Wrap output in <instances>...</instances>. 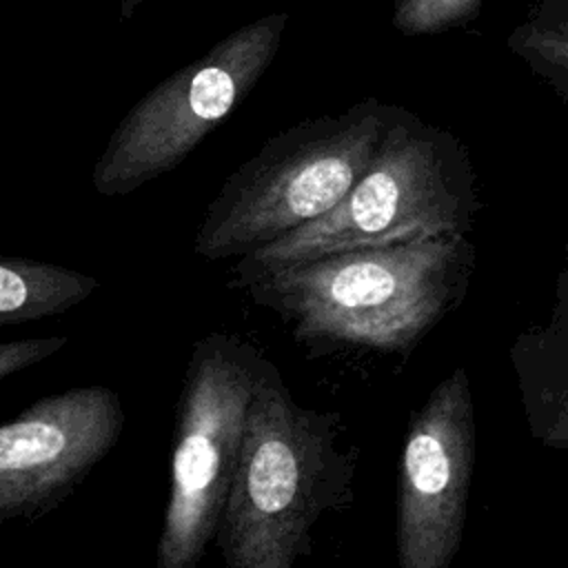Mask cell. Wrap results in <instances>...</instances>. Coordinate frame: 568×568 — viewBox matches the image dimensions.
<instances>
[{
    "label": "cell",
    "instance_id": "obj_1",
    "mask_svg": "<svg viewBox=\"0 0 568 568\" xmlns=\"http://www.w3.org/2000/svg\"><path fill=\"white\" fill-rule=\"evenodd\" d=\"M473 244L444 235L357 248L240 280L300 342L408 353L464 295Z\"/></svg>",
    "mask_w": 568,
    "mask_h": 568
},
{
    "label": "cell",
    "instance_id": "obj_2",
    "mask_svg": "<svg viewBox=\"0 0 568 568\" xmlns=\"http://www.w3.org/2000/svg\"><path fill=\"white\" fill-rule=\"evenodd\" d=\"M351 477L335 415L300 406L266 362L215 535L224 568H295L313 526L342 504Z\"/></svg>",
    "mask_w": 568,
    "mask_h": 568
},
{
    "label": "cell",
    "instance_id": "obj_3",
    "mask_svg": "<svg viewBox=\"0 0 568 568\" xmlns=\"http://www.w3.org/2000/svg\"><path fill=\"white\" fill-rule=\"evenodd\" d=\"M479 209L466 146L446 129L397 106L382 142L324 215L240 257V280L333 253L466 235Z\"/></svg>",
    "mask_w": 568,
    "mask_h": 568
},
{
    "label": "cell",
    "instance_id": "obj_4",
    "mask_svg": "<svg viewBox=\"0 0 568 568\" xmlns=\"http://www.w3.org/2000/svg\"><path fill=\"white\" fill-rule=\"evenodd\" d=\"M395 111L368 98L271 135L209 202L195 253L244 257L331 211L371 164Z\"/></svg>",
    "mask_w": 568,
    "mask_h": 568
},
{
    "label": "cell",
    "instance_id": "obj_5",
    "mask_svg": "<svg viewBox=\"0 0 568 568\" xmlns=\"http://www.w3.org/2000/svg\"><path fill=\"white\" fill-rule=\"evenodd\" d=\"M266 362L253 344L226 333H209L193 344L175 410L155 568H197L215 539L246 408Z\"/></svg>",
    "mask_w": 568,
    "mask_h": 568
},
{
    "label": "cell",
    "instance_id": "obj_6",
    "mask_svg": "<svg viewBox=\"0 0 568 568\" xmlns=\"http://www.w3.org/2000/svg\"><path fill=\"white\" fill-rule=\"evenodd\" d=\"M288 13L224 36L153 87L120 122L95 169L102 195H124L180 166L253 91L280 51Z\"/></svg>",
    "mask_w": 568,
    "mask_h": 568
},
{
    "label": "cell",
    "instance_id": "obj_7",
    "mask_svg": "<svg viewBox=\"0 0 568 568\" xmlns=\"http://www.w3.org/2000/svg\"><path fill=\"white\" fill-rule=\"evenodd\" d=\"M475 413L464 366L413 417L399 459L397 568H450L466 526L475 466Z\"/></svg>",
    "mask_w": 568,
    "mask_h": 568
},
{
    "label": "cell",
    "instance_id": "obj_8",
    "mask_svg": "<svg viewBox=\"0 0 568 568\" xmlns=\"http://www.w3.org/2000/svg\"><path fill=\"white\" fill-rule=\"evenodd\" d=\"M124 428L115 390L91 384L36 399L0 424V528L58 508Z\"/></svg>",
    "mask_w": 568,
    "mask_h": 568
},
{
    "label": "cell",
    "instance_id": "obj_9",
    "mask_svg": "<svg viewBox=\"0 0 568 568\" xmlns=\"http://www.w3.org/2000/svg\"><path fill=\"white\" fill-rule=\"evenodd\" d=\"M566 275L557 286L552 320L524 333L513 346V362L524 395L530 430L546 446L568 448V322Z\"/></svg>",
    "mask_w": 568,
    "mask_h": 568
},
{
    "label": "cell",
    "instance_id": "obj_10",
    "mask_svg": "<svg viewBox=\"0 0 568 568\" xmlns=\"http://www.w3.org/2000/svg\"><path fill=\"white\" fill-rule=\"evenodd\" d=\"M98 286L93 275L80 271L0 255V326L67 313L91 297Z\"/></svg>",
    "mask_w": 568,
    "mask_h": 568
},
{
    "label": "cell",
    "instance_id": "obj_11",
    "mask_svg": "<svg viewBox=\"0 0 568 568\" xmlns=\"http://www.w3.org/2000/svg\"><path fill=\"white\" fill-rule=\"evenodd\" d=\"M508 47L561 100L568 95V0H539L508 36Z\"/></svg>",
    "mask_w": 568,
    "mask_h": 568
},
{
    "label": "cell",
    "instance_id": "obj_12",
    "mask_svg": "<svg viewBox=\"0 0 568 568\" xmlns=\"http://www.w3.org/2000/svg\"><path fill=\"white\" fill-rule=\"evenodd\" d=\"M486 0H390V24L404 36H439L473 22Z\"/></svg>",
    "mask_w": 568,
    "mask_h": 568
},
{
    "label": "cell",
    "instance_id": "obj_13",
    "mask_svg": "<svg viewBox=\"0 0 568 568\" xmlns=\"http://www.w3.org/2000/svg\"><path fill=\"white\" fill-rule=\"evenodd\" d=\"M67 342L69 339L60 337V335L0 342V379L44 362L53 353L62 351L67 346Z\"/></svg>",
    "mask_w": 568,
    "mask_h": 568
},
{
    "label": "cell",
    "instance_id": "obj_14",
    "mask_svg": "<svg viewBox=\"0 0 568 568\" xmlns=\"http://www.w3.org/2000/svg\"><path fill=\"white\" fill-rule=\"evenodd\" d=\"M142 0H122V18H131V13L135 11V7L140 4Z\"/></svg>",
    "mask_w": 568,
    "mask_h": 568
}]
</instances>
